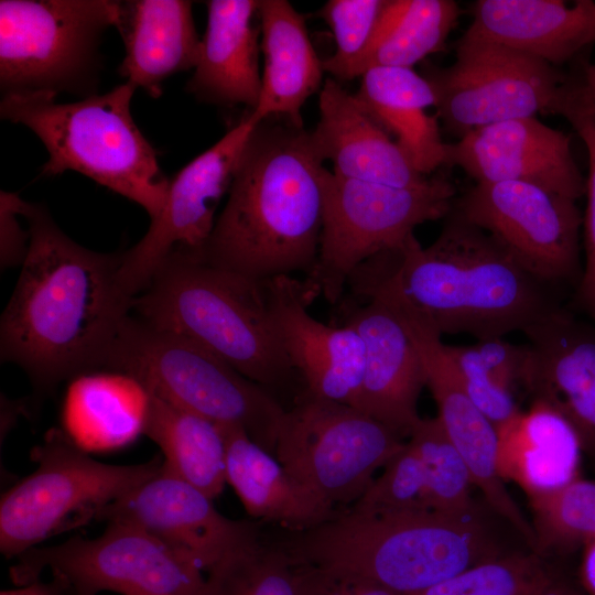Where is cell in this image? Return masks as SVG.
Masks as SVG:
<instances>
[{
  "label": "cell",
  "instance_id": "cell-34",
  "mask_svg": "<svg viewBox=\"0 0 595 595\" xmlns=\"http://www.w3.org/2000/svg\"><path fill=\"white\" fill-rule=\"evenodd\" d=\"M204 595H300L299 566L258 532L207 572Z\"/></svg>",
  "mask_w": 595,
  "mask_h": 595
},
{
  "label": "cell",
  "instance_id": "cell-18",
  "mask_svg": "<svg viewBox=\"0 0 595 595\" xmlns=\"http://www.w3.org/2000/svg\"><path fill=\"white\" fill-rule=\"evenodd\" d=\"M269 314L282 349L304 390L357 408L365 370V345L348 324L314 318L302 281L281 275L263 282Z\"/></svg>",
  "mask_w": 595,
  "mask_h": 595
},
{
  "label": "cell",
  "instance_id": "cell-46",
  "mask_svg": "<svg viewBox=\"0 0 595 595\" xmlns=\"http://www.w3.org/2000/svg\"><path fill=\"white\" fill-rule=\"evenodd\" d=\"M581 577L589 595H595V541L586 544L581 563Z\"/></svg>",
  "mask_w": 595,
  "mask_h": 595
},
{
  "label": "cell",
  "instance_id": "cell-36",
  "mask_svg": "<svg viewBox=\"0 0 595 595\" xmlns=\"http://www.w3.org/2000/svg\"><path fill=\"white\" fill-rule=\"evenodd\" d=\"M408 441L415 447L424 465L429 509L455 515L475 513L470 497L474 486L470 470L437 416L421 418Z\"/></svg>",
  "mask_w": 595,
  "mask_h": 595
},
{
  "label": "cell",
  "instance_id": "cell-42",
  "mask_svg": "<svg viewBox=\"0 0 595 595\" xmlns=\"http://www.w3.org/2000/svg\"><path fill=\"white\" fill-rule=\"evenodd\" d=\"M24 203L18 193L0 192V268L22 266L30 246V231L23 229L19 217Z\"/></svg>",
  "mask_w": 595,
  "mask_h": 595
},
{
  "label": "cell",
  "instance_id": "cell-6",
  "mask_svg": "<svg viewBox=\"0 0 595 595\" xmlns=\"http://www.w3.org/2000/svg\"><path fill=\"white\" fill-rule=\"evenodd\" d=\"M137 87L126 82L105 94L57 102L47 94L7 95L0 117L29 128L45 147L42 175L80 173L132 201L155 219L170 180L131 113Z\"/></svg>",
  "mask_w": 595,
  "mask_h": 595
},
{
  "label": "cell",
  "instance_id": "cell-23",
  "mask_svg": "<svg viewBox=\"0 0 595 595\" xmlns=\"http://www.w3.org/2000/svg\"><path fill=\"white\" fill-rule=\"evenodd\" d=\"M463 36L498 43L560 67L595 43V2L479 0Z\"/></svg>",
  "mask_w": 595,
  "mask_h": 595
},
{
  "label": "cell",
  "instance_id": "cell-16",
  "mask_svg": "<svg viewBox=\"0 0 595 595\" xmlns=\"http://www.w3.org/2000/svg\"><path fill=\"white\" fill-rule=\"evenodd\" d=\"M388 305L418 349L426 387L437 405V419L466 462L474 486L493 510L507 519L533 548L532 526L509 495L497 470V430L468 396L447 345L441 339L442 335L407 305L398 301H390Z\"/></svg>",
  "mask_w": 595,
  "mask_h": 595
},
{
  "label": "cell",
  "instance_id": "cell-4",
  "mask_svg": "<svg viewBox=\"0 0 595 595\" xmlns=\"http://www.w3.org/2000/svg\"><path fill=\"white\" fill-rule=\"evenodd\" d=\"M293 561L414 595L499 556L475 513L374 512L349 508L274 542Z\"/></svg>",
  "mask_w": 595,
  "mask_h": 595
},
{
  "label": "cell",
  "instance_id": "cell-11",
  "mask_svg": "<svg viewBox=\"0 0 595 595\" xmlns=\"http://www.w3.org/2000/svg\"><path fill=\"white\" fill-rule=\"evenodd\" d=\"M404 444L401 435L360 409L304 390L283 414L273 455L335 508L354 505Z\"/></svg>",
  "mask_w": 595,
  "mask_h": 595
},
{
  "label": "cell",
  "instance_id": "cell-2",
  "mask_svg": "<svg viewBox=\"0 0 595 595\" xmlns=\"http://www.w3.org/2000/svg\"><path fill=\"white\" fill-rule=\"evenodd\" d=\"M437 238L422 247L414 234L364 261L346 288L351 300L390 295L440 335L476 340L523 332L561 304L552 288L526 271L488 232L452 207Z\"/></svg>",
  "mask_w": 595,
  "mask_h": 595
},
{
  "label": "cell",
  "instance_id": "cell-41",
  "mask_svg": "<svg viewBox=\"0 0 595 595\" xmlns=\"http://www.w3.org/2000/svg\"><path fill=\"white\" fill-rule=\"evenodd\" d=\"M295 563L299 566L300 595H402L358 576Z\"/></svg>",
  "mask_w": 595,
  "mask_h": 595
},
{
  "label": "cell",
  "instance_id": "cell-21",
  "mask_svg": "<svg viewBox=\"0 0 595 595\" xmlns=\"http://www.w3.org/2000/svg\"><path fill=\"white\" fill-rule=\"evenodd\" d=\"M343 323L365 345V370L357 408L408 436L421 420L418 401L425 372L418 349L393 310L379 299L342 300Z\"/></svg>",
  "mask_w": 595,
  "mask_h": 595
},
{
  "label": "cell",
  "instance_id": "cell-47",
  "mask_svg": "<svg viewBox=\"0 0 595 595\" xmlns=\"http://www.w3.org/2000/svg\"><path fill=\"white\" fill-rule=\"evenodd\" d=\"M549 588H550V586L541 588L539 591H536V592H533V593H531L529 595H549Z\"/></svg>",
  "mask_w": 595,
  "mask_h": 595
},
{
  "label": "cell",
  "instance_id": "cell-19",
  "mask_svg": "<svg viewBox=\"0 0 595 595\" xmlns=\"http://www.w3.org/2000/svg\"><path fill=\"white\" fill-rule=\"evenodd\" d=\"M446 166H458L476 183L516 181L577 201L586 193L571 138L536 117L496 122L447 143Z\"/></svg>",
  "mask_w": 595,
  "mask_h": 595
},
{
  "label": "cell",
  "instance_id": "cell-27",
  "mask_svg": "<svg viewBox=\"0 0 595 595\" xmlns=\"http://www.w3.org/2000/svg\"><path fill=\"white\" fill-rule=\"evenodd\" d=\"M151 392L133 376L99 369L71 379L62 404V430L80 450L107 453L144 434Z\"/></svg>",
  "mask_w": 595,
  "mask_h": 595
},
{
  "label": "cell",
  "instance_id": "cell-39",
  "mask_svg": "<svg viewBox=\"0 0 595 595\" xmlns=\"http://www.w3.org/2000/svg\"><path fill=\"white\" fill-rule=\"evenodd\" d=\"M350 508L374 512L430 510L424 465L409 441Z\"/></svg>",
  "mask_w": 595,
  "mask_h": 595
},
{
  "label": "cell",
  "instance_id": "cell-30",
  "mask_svg": "<svg viewBox=\"0 0 595 595\" xmlns=\"http://www.w3.org/2000/svg\"><path fill=\"white\" fill-rule=\"evenodd\" d=\"M366 111L388 132L411 165L426 175L446 164L447 143L440 133L435 95L423 76L404 67H372L361 75L355 94Z\"/></svg>",
  "mask_w": 595,
  "mask_h": 595
},
{
  "label": "cell",
  "instance_id": "cell-45",
  "mask_svg": "<svg viewBox=\"0 0 595 595\" xmlns=\"http://www.w3.org/2000/svg\"><path fill=\"white\" fill-rule=\"evenodd\" d=\"M28 405L25 399L13 400L1 394V441L18 422L19 416L29 412Z\"/></svg>",
  "mask_w": 595,
  "mask_h": 595
},
{
  "label": "cell",
  "instance_id": "cell-28",
  "mask_svg": "<svg viewBox=\"0 0 595 595\" xmlns=\"http://www.w3.org/2000/svg\"><path fill=\"white\" fill-rule=\"evenodd\" d=\"M496 430L498 474L528 497L580 478V439L572 424L548 402L532 399L526 411Z\"/></svg>",
  "mask_w": 595,
  "mask_h": 595
},
{
  "label": "cell",
  "instance_id": "cell-20",
  "mask_svg": "<svg viewBox=\"0 0 595 595\" xmlns=\"http://www.w3.org/2000/svg\"><path fill=\"white\" fill-rule=\"evenodd\" d=\"M522 333L523 387L563 414L595 457V322L560 305Z\"/></svg>",
  "mask_w": 595,
  "mask_h": 595
},
{
  "label": "cell",
  "instance_id": "cell-9",
  "mask_svg": "<svg viewBox=\"0 0 595 595\" xmlns=\"http://www.w3.org/2000/svg\"><path fill=\"white\" fill-rule=\"evenodd\" d=\"M456 188L442 175L414 187L346 178L328 171L317 258L302 281L307 302L337 305L350 274L370 257L402 245L425 221L446 217Z\"/></svg>",
  "mask_w": 595,
  "mask_h": 595
},
{
  "label": "cell",
  "instance_id": "cell-1",
  "mask_svg": "<svg viewBox=\"0 0 595 595\" xmlns=\"http://www.w3.org/2000/svg\"><path fill=\"white\" fill-rule=\"evenodd\" d=\"M30 246L0 321V358L22 368L34 397L104 369L134 298L119 283L122 252L72 240L43 204L24 201Z\"/></svg>",
  "mask_w": 595,
  "mask_h": 595
},
{
  "label": "cell",
  "instance_id": "cell-38",
  "mask_svg": "<svg viewBox=\"0 0 595 595\" xmlns=\"http://www.w3.org/2000/svg\"><path fill=\"white\" fill-rule=\"evenodd\" d=\"M549 586L536 555L510 554L479 563L414 595H529Z\"/></svg>",
  "mask_w": 595,
  "mask_h": 595
},
{
  "label": "cell",
  "instance_id": "cell-3",
  "mask_svg": "<svg viewBox=\"0 0 595 595\" xmlns=\"http://www.w3.org/2000/svg\"><path fill=\"white\" fill-rule=\"evenodd\" d=\"M327 173L303 126L261 121L240 154L212 235L195 251L257 282L306 275L318 253Z\"/></svg>",
  "mask_w": 595,
  "mask_h": 595
},
{
  "label": "cell",
  "instance_id": "cell-25",
  "mask_svg": "<svg viewBox=\"0 0 595 595\" xmlns=\"http://www.w3.org/2000/svg\"><path fill=\"white\" fill-rule=\"evenodd\" d=\"M192 8L186 0L118 1L115 28L125 45L120 76L158 98L169 77L194 69L201 39Z\"/></svg>",
  "mask_w": 595,
  "mask_h": 595
},
{
  "label": "cell",
  "instance_id": "cell-26",
  "mask_svg": "<svg viewBox=\"0 0 595 595\" xmlns=\"http://www.w3.org/2000/svg\"><path fill=\"white\" fill-rule=\"evenodd\" d=\"M260 48L264 66L255 121L281 117L302 127L301 109L323 79V61L312 45L304 15L286 0H259Z\"/></svg>",
  "mask_w": 595,
  "mask_h": 595
},
{
  "label": "cell",
  "instance_id": "cell-13",
  "mask_svg": "<svg viewBox=\"0 0 595 595\" xmlns=\"http://www.w3.org/2000/svg\"><path fill=\"white\" fill-rule=\"evenodd\" d=\"M447 67L426 65L423 76L435 95L445 130L467 132L506 120L558 115L570 75L515 48L461 36Z\"/></svg>",
  "mask_w": 595,
  "mask_h": 595
},
{
  "label": "cell",
  "instance_id": "cell-33",
  "mask_svg": "<svg viewBox=\"0 0 595 595\" xmlns=\"http://www.w3.org/2000/svg\"><path fill=\"white\" fill-rule=\"evenodd\" d=\"M447 349L472 401L496 429L521 411L513 390L517 383H523L527 344L495 337L472 345H447Z\"/></svg>",
  "mask_w": 595,
  "mask_h": 595
},
{
  "label": "cell",
  "instance_id": "cell-5",
  "mask_svg": "<svg viewBox=\"0 0 595 595\" xmlns=\"http://www.w3.org/2000/svg\"><path fill=\"white\" fill-rule=\"evenodd\" d=\"M132 313L193 339L272 394L300 379L272 325L263 282L212 266L195 250L174 249L133 299Z\"/></svg>",
  "mask_w": 595,
  "mask_h": 595
},
{
  "label": "cell",
  "instance_id": "cell-31",
  "mask_svg": "<svg viewBox=\"0 0 595 595\" xmlns=\"http://www.w3.org/2000/svg\"><path fill=\"white\" fill-rule=\"evenodd\" d=\"M161 450L164 468L214 499L226 485L221 428L153 393L145 428Z\"/></svg>",
  "mask_w": 595,
  "mask_h": 595
},
{
  "label": "cell",
  "instance_id": "cell-32",
  "mask_svg": "<svg viewBox=\"0 0 595 595\" xmlns=\"http://www.w3.org/2000/svg\"><path fill=\"white\" fill-rule=\"evenodd\" d=\"M461 13L453 0H387L361 75L372 67L412 68L441 51Z\"/></svg>",
  "mask_w": 595,
  "mask_h": 595
},
{
  "label": "cell",
  "instance_id": "cell-17",
  "mask_svg": "<svg viewBox=\"0 0 595 595\" xmlns=\"http://www.w3.org/2000/svg\"><path fill=\"white\" fill-rule=\"evenodd\" d=\"M98 520L136 526L203 572L259 532L253 522L223 516L210 497L164 466L106 508Z\"/></svg>",
  "mask_w": 595,
  "mask_h": 595
},
{
  "label": "cell",
  "instance_id": "cell-14",
  "mask_svg": "<svg viewBox=\"0 0 595 595\" xmlns=\"http://www.w3.org/2000/svg\"><path fill=\"white\" fill-rule=\"evenodd\" d=\"M453 209L488 232L532 277L554 289L581 279L576 201L526 182L476 183Z\"/></svg>",
  "mask_w": 595,
  "mask_h": 595
},
{
  "label": "cell",
  "instance_id": "cell-43",
  "mask_svg": "<svg viewBox=\"0 0 595 595\" xmlns=\"http://www.w3.org/2000/svg\"><path fill=\"white\" fill-rule=\"evenodd\" d=\"M0 595H68L66 586L57 578L35 581L18 587L2 589Z\"/></svg>",
  "mask_w": 595,
  "mask_h": 595
},
{
  "label": "cell",
  "instance_id": "cell-35",
  "mask_svg": "<svg viewBox=\"0 0 595 595\" xmlns=\"http://www.w3.org/2000/svg\"><path fill=\"white\" fill-rule=\"evenodd\" d=\"M534 550L571 551L595 541V483L581 477L555 490L528 497Z\"/></svg>",
  "mask_w": 595,
  "mask_h": 595
},
{
  "label": "cell",
  "instance_id": "cell-24",
  "mask_svg": "<svg viewBox=\"0 0 595 595\" xmlns=\"http://www.w3.org/2000/svg\"><path fill=\"white\" fill-rule=\"evenodd\" d=\"M259 0H209L207 23L186 91L207 104L257 107L259 71Z\"/></svg>",
  "mask_w": 595,
  "mask_h": 595
},
{
  "label": "cell",
  "instance_id": "cell-8",
  "mask_svg": "<svg viewBox=\"0 0 595 595\" xmlns=\"http://www.w3.org/2000/svg\"><path fill=\"white\" fill-rule=\"evenodd\" d=\"M30 457L35 469L0 499V550L7 559L98 520L106 508L163 466L162 456L136 465L99 462L55 428Z\"/></svg>",
  "mask_w": 595,
  "mask_h": 595
},
{
  "label": "cell",
  "instance_id": "cell-37",
  "mask_svg": "<svg viewBox=\"0 0 595 595\" xmlns=\"http://www.w3.org/2000/svg\"><path fill=\"white\" fill-rule=\"evenodd\" d=\"M387 0H329L318 15L331 28L336 48L323 61L324 72L335 79L361 76L363 64L374 44Z\"/></svg>",
  "mask_w": 595,
  "mask_h": 595
},
{
  "label": "cell",
  "instance_id": "cell-15",
  "mask_svg": "<svg viewBox=\"0 0 595 595\" xmlns=\"http://www.w3.org/2000/svg\"><path fill=\"white\" fill-rule=\"evenodd\" d=\"M257 125L247 112L170 180L160 215L139 242L122 252L118 277L128 295L141 293L174 249L198 250L206 244L217 219L216 208L229 192L240 154Z\"/></svg>",
  "mask_w": 595,
  "mask_h": 595
},
{
  "label": "cell",
  "instance_id": "cell-29",
  "mask_svg": "<svg viewBox=\"0 0 595 595\" xmlns=\"http://www.w3.org/2000/svg\"><path fill=\"white\" fill-rule=\"evenodd\" d=\"M226 444V484L256 519L290 531L313 528L335 508L301 485L277 459L238 426H220Z\"/></svg>",
  "mask_w": 595,
  "mask_h": 595
},
{
  "label": "cell",
  "instance_id": "cell-22",
  "mask_svg": "<svg viewBox=\"0 0 595 595\" xmlns=\"http://www.w3.org/2000/svg\"><path fill=\"white\" fill-rule=\"evenodd\" d=\"M320 120L311 132L322 160L346 178L396 187H414L430 177L419 173L389 133L366 111L355 94L335 78L320 91Z\"/></svg>",
  "mask_w": 595,
  "mask_h": 595
},
{
  "label": "cell",
  "instance_id": "cell-7",
  "mask_svg": "<svg viewBox=\"0 0 595 595\" xmlns=\"http://www.w3.org/2000/svg\"><path fill=\"white\" fill-rule=\"evenodd\" d=\"M104 369L129 374L148 390L219 426H238L273 454L286 409L269 390L194 342L134 315L125 321Z\"/></svg>",
  "mask_w": 595,
  "mask_h": 595
},
{
  "label": "cell",
  "instance_id": "cell-44",
  "mask_svg": "<svg viewBox=\"0 0 595 595\" xmlns=\"http://www.w3.org/2000/svg\"><path fill=\"white\" fill-rule=\"evenodd\" d=\"M580 74L574 75L576 91L582 101L595 113V64L582 61Z\"/></svg>",
  "mask_w": 595,
  "mask_h": 595
},
{
  "label": "cell",
  "instance_id": "cell-40",
  "mask_svg": "<svg viewBox=\"0 0 595 595\" xmlns=\"http://www.w3.org/2000/svg\"><path fill=\"white\" fill-rule=\"evenodd\" d=\"M566 98L560 116L572 125L583 140L588 155L586 209L583 216L585 263L581 279L573 290L570 309L595 322V113L577 93Z\"/></svg>",
  "mask_w": 595,
  "mask_h": 595
},
{
  "label": "cell",
  "instance_id": "cell-12",
  "mask_svg": "<svg viewBox=\"0 0 595 595\" xmlns=\"http://www.w3.org/2000/svg\"><path fill=\"white\" fill-rule=\"evenodd\" d=\"M17 559L10 569L17 586L39 581L48 571L68 595L205 594L203 571L142 529L120 521H108L96 538L36 547Z\"/></svg>",
  "mask_w": 595,
  "mask_h": 595
},
{
  "label": "cell",
  "instance_id": "cell-10",
  "mask_svg": "<svg viewBox=\"0 0 595 595\" xmlns=\"http://www.w3.org/2000/svg\"><path fill=\"white\" fill-rule=\"evenodd\" d=\"M118 1L1 0L2 96L97 94L99 44L115 26Z\"/></svg>",
  "mask_w": 595,
  "mask_h": 595
}]
</instances>
